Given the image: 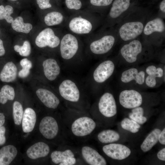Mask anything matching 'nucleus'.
I'll return each instance as SVG.
<instances>
[{
	"label": "nucleus",
	"mask_w": 165,
	"mask_h": 165,
	"mask_svg": "<svg viewBox=\"0 0 165 165\" xmlns=\"http://www.w3.org/2000/svg\"><path fill=\"white\" fill-rule=\"evenodd\" d=\"M76 163V160L74 157H71L68 158L64 160L60 163L59 165H73Z\"/></svg>",
	"instance_id": "nucleus-41"
},
{
	"label": "nucleus",
	"mask_w": 165,
	"mask_h": 165,
	"mask_svg": "<svg viewBox=\"0 0 165 165\" xmlns=\"http://www.w3.org/2000/svg\"><path fill=\"white\" fill-rule=\"evenodd\" d=\"M9 0L12 1H16L17 0Z\"/></svg>",
	"instance_id": "nucleus-50"
},
{
	"label": "nucleus",
	"mask_w": 165,
	"mask_h": 165,
	"mask_svg": "<svg viewBox=\"0 0 165 165\" xmlns=\"http://www.w3.org/2000/svg\"><path fill=\"white\" fill-rule=\"evenodd\" d=\"M65 4L67 9L66 13L68 15L82 10V3L80 0H65Z\"/></svg>",
	"instance_id": "nucleus-34"
},
{
	"label": "nucleus",
	"mask_w": 165,
	"mask_h": 165,
	"mask_svg": "<svg viewBox=\"0 0 165 165\" xmlns=\"http://www.w3.org/2000/svg\"><path fill=\"white\" fill-rule=\"evenodd\" d=\"M153 10L136 6L115 27L119 43L135 39L141 36L145 24Z\"/></svg>",
	"instance_id": "nucleus-2"
},
{
	"label": "nucleus",
	"mask_w": 165,
	"mask_h": 165,
	"mask_svg": "<svg viewBox=\"0 0 165 165\" xmlns=\"http://www.w3.org/2000/svg\"><path fill=\"white\" fill-rule=\"evenodd\" d=\"M120 45L117 55L118 65L126 67L139 65L154 60L159 56L162 48L148 42L141 36Z\"/></svg>",
	"instance_id": "nucleus-1"
},
{
	"label": "nucleus",
	"mask_w": 165,
	"mask_h": 165,
	"mask_svg": "<svg viewBox=\"0 0 165 165\" xmlns=\"http://www.w3.org/2000/svg\"><path fill=\"white\" fill-rule=\"evenodd\" d=\"M17 68L15 64L10 61L6 63L0 73V79L4 82H13L16 79Z\"/></svg>",
	"instance_id": "nucleus-25"
},
{
	"label": "nucleus",
	"mask_w": 165,
	"mask_h": 165,
	"mask_svg": "<svg viewBox=\"0 0 165 165\" xmlns=\"http://www.w3.org/2000/svg\"><path fill=\"white\" fill-rule=\"evenodd\" d=\"M151 2H152V3H154L155 2H156L160 0H150Z\"/></svg>",
	"instance_id": "nucleus-49"
},
{
	"label": "nucleus",
	"mask_w": 165,
	"mask_h": 165,
	"mask_svg": "<svg viewBox=\"0 0 165 165\" xmlns=\"http://www.w3.org/2000/svg\"><path fill=\"white\" fill-rule=\"evenodd\" d=\"M50 151V147L47 144L39 142L30 147L27 151V154L30 158L34 160L46 156Z\"/></svg>",
	"instance_id": "nucleus-22"
},
{
	"label": "nucleus",
	"mask_w": 165,
	"mask_h": 165,
	"mask_svg": "<svg viewBox=\"0 0 165 165\" xmlns=\"http://www.w3.org/2000/svg\"><path fill=\"white\" fill-rule=\"evenodd\" d=\"M36 116L34 110L28 108L24 112L22 119V127L24 133H29L33 130L36 122Z\"/></svg>",
	"instance_id": "nucleus-23"
},
{
	"label": "nucleus",
	"mask_w": 165,
	"mask_h": 165,
	"mask_svg": "<svg viewBox=\"0 0 165 165\" xmlns=\"http://www.w3.org/2000/svg\"><path fill=\"white\" fill-rule=\"evenodd\" d=\"M50 1V0H36L39 8L42 9H46L52 7Z\"/></svg>",
	"instance_id": "nucleus-39"
},
{
	"label": "nucleus",
	"mask_w": 165,
	"mask_h": 165,
	"mask_svg": "<svg viewBox=\"0 0 165 165\" xmlns=\"http://www.w3.org/2000/svg\"><path fill=\"white\" fill-rule=\"evenodd\" d=\"M98 108L100 112L106 117L115 116L117 113V107L112 94L108 92L104 93L99 100Z\"/></svg>",
	"instance_id": "nucleus-14"
},
{
	"label": "nucleus",
	"mask_w": 165,
	"mask_h": 165,
	"mask_svg": "<svg viewBox=\"0 0 165 165\" xmlns=\"http://www.w3.org/2000/svg\"><path fill=\"white\" fill-rule=\"evenodd\" d=\"M158 141L160 143L163 145L165 144V128L160 133Z\"/></svg>",
	"instance_id": "nucleus-44"
},
{
	"label": "nucleus",
	"mask_w": 165,
	"mask_h": 165,
	"mask_svg": "<svg viewBox=\"0 0 165 165\" xmlns=\"http://www.w3.org/2000/svg\"><path fill=\"white\" fill-rule=\"evenodd\" d=\"M5 132L6 128L4 126L0 127V145H3L6 142Z\"/></svg>",
	"instance_id": "nucleus-42"
},
{
	"label": "nucleus",
	"mask_w": 165,
	"mask_h": 165,
	"mask_svg": "<svg viewBox=\"0 0 165 165\" xmlns=\"http://www.w3.org/2000/svg\"><path fill=\"white\" fill-rule=\"evenodd\" d=\"M119 62V59L116 55L112 58L105 59L100 62L93 73V77L94 81L98 84L105 82L114 73Z\"/></svg>",
	"instance_id": "nucleus-9"
},
{
	"label": "nucleus",
	"mask_w": 165,
	"mask_h": 165,
	"mask_svg": "<svg viewBox=\"0 0 165 165\" xmlns=\"http://www.w3.org/2000/svg\"><path fill=\"white\" fill-rule=\"evenodd\" d=\"M71 157H74V155L70 149H67L64 151H55L51 155L52 160L55 164H59L64 160Z\"/></svg>",
	"instance_id": "nucleus-32"
},
{
	"label": "nucleus",
	"mask_w": 165,
	"mask_h": 165,
	"mask_svg": "<svg viewBox=\"0 0 165 165\" xmlns=\"http://www.w3.org/2000/svg\"><path fill=\"white\" fill-rule=\"evenodd\" d=\"M23 21L21 16L17 17L11 23L12 28L17 32L28 33L32 30V25L29 23H25Z\"/></svg>",
	"instance_id": "nucleus-29"
},
{
	"label": "nucleus",
	"mask_w": 165,
	"mask_h": 165,
	"mask_svg": "<svg viewBox=\"0 0 165 165\" xmlns=\"http://www.w3.org/2000/svg\"><path fill=\"white\" fill-rule=\"evenodd\" d=\"M102 150L109 157L114 160H121L128 157L130 154V149L123 145L111 143L104 145Z\"/></svg>",
	"instance_id": "nucleus-16"
},
{
	"label": "nucleus",
	"mask_w": 165,
	"mask_h": 165,
	"mask_svg": "<svg viewBox=\"0 0 165 165\" xmlns=\"http://www.w3.org/2000/svg\"><path fill=\"white\" fill-rule=\"evenodd\" d=\"M164 20L153 10L145 24L141 37L152 45L162 47L165 39Z\"/></svg>",
	"instance_id": "nucleus-5"
},
{
	"label": "nucleus",
	"mask_w": 165,
	"mask_h": 165,
	"mask_svg": "<svg viewBox=\"0 0 165 165\" xmlns=\"http://www.w3.org/2000/svg\"><path fill=\"white\" fill-rule=\"evenodd\" d=\"M153 11L159 16L165 19V0H161L157 10Z\"/></svg>",
	"instance_id": "nucleus-38"
},
{
	"label": "nucleus",
	"mask_w": 165,
	"mask_h": 165,
	"mask_svg": "<svg viewBox=\"0 0 165 165\" xmlns=\"http://www.w3.org/2000/svg\"><path fill=\"white\" fill-rule=\"evenodd\" d=\"M144 93L134 89H123L119 94V103L126 109H132L141 106L143 102Z\"/></svg>",
	"instance_id": "nucleus-11"
},
{
	"label": "nucleus",
	"mask_w": 165,
	"mask_h": 165,
	"mask_svg": "<svg viewBox=\"0 0 165 165\" xmlns=\"http://www.w3.org/2000/svg\"><path fill=\"white\" fill-rule=\"evenodd\" d=\"M17 153L16 148L9 145L0 149V165H9L16 157Z\"/></svg>",
	"instance_id": "nucleus-26"
},
{
	"label": "nucleus",
	"mask_w": 165,
	"mask_h": 165,
	"mask_svg": "<svg viewBox=\"0 0 165 165\" xmlns=\"http://www.w3.org/2000/svg\"><path fill=\"white\" fill-rule=\"evenodd\" d=\"M24 114L21 104L18 101H15L13 105V115L14 123L17 125H20L22 120Z\"/></svg>",
	"instance_id": "nucleus-35"
},
{
	"label": "nucleus",
	"mask_w": 165,
	"mask_h": 165,
	"mask_svg": "<svg viewBox=\"0 0 165 165\" xmlns=\"http://www.w3.org/2000/svg\"><path fill=\"white\" fill-rule=\"evenodd\" d=\"M20 64L23 68L30 70L32 67L31 61L26 58L22 59L20 61Z\"/></svg>",
	"instance_id": "nucleus-40"
},
{
	"label": "nucleus",
	"mask_w": 165,
	"mask_h": 165,
	"mask_svg": "<svg viewBox=\"0 0 165 165\" xmlns=\"http://www.w3.org/2000/svg\"><path fill=\"white\" fill-rule=\"evenodd\" d=\"M5 53V50L3 46V41L0 39V57L4 55Z\"/></svg>",
	"instance_id": "nucleus-46"
},
{
	"label": "nucleus",
	"mask_w": 165,
	"mask_h": 165,
	"mask_svg": "<svg viewBox=\"0 0 165 165\" xmlns=\"http://www.w3.org/2000/svg\"><path fill=\"white\" fill-rule=\"evenodd\" d=\"M145 84L147 88L158 87L165 81V66L163 64L150 63L144 66Z\"/></svg>",
	"instance_id": "nucleus-10"
},
{
	"label": "nucleus",
	"mask_w": 165,
	"mask_h": 165,
	"mask_svg": "<svg viewBox=\"0 0 165 165\" xmlns=\"http://www.w3.org/2000/svg\"><path fill=\"white\" fill-rule=\"evenodd\" d=\"M96 124L91 118L87 117H80L72 123L71 129L73 134L78 137H83L91 134L94 130Z\"/></svg>",
	"instance_id": "nucleus-13"
},
{
	"label": "nucleus",
	"mask_w": 165,
	"mask_h": 165,
	"mask_svg": "<svg viewBox=\"0 0 165 165\" xmlns=\"http://www.w3.org/2000/svg\"><path fill=\"white\" fill-rule=\"evenodd\" d=\"M68 15L65 12L53 11L49 12L44 17V22L48 26L61 25L64 27Z\"/></svg>",
	"instance_id": "nucleus-20"
},
{
	"label": "nucleus",
	"mask_w": 165,
	"mask_h": 165,
	"mask_svg": "<svg viewBox=\"0 0 165 165\" xmlns=\"http://www.w3.org/2000/svg\"><path fill=\"white\" fill-rule=\"evenodd\" d=\"M161 131L159 129L156 128L147 135L141 145V148L143 152L149 151L157 143Z\"/></svg>",
	"instance_id": "nucleus-27"
},
{
	"label": "nucleus",
	"mask_w": 165,
	"mask_h": 165,
	"mask_svg": "<svg viewBox=\"0 0 165 165\" xmlns=\"http://www.w3.org/2000/svg\"><path fill=\"white\" fill-rule=\"evenodd\" d=\"M59 90L61 96L65 100L77 102L80 97V92L76 83L71 80L63 81L60 84Z\"/></svg>",
	"instance_id": "nucleus-15"
},
{
	"label": "nucleus",
	"mask_w": 165,
	"mask_h": 165,
	"mask_svg": "<svg viewBox=\"0 0 165 165\" xmlns=\"http://www.w3.org/2000/svg\"><path fill=\"white\" fill-rule=\"evenodd\" d=\"M131 109V112L129 114L130 118L141 124L146 122L147 119L143 116L144 110L143 108L139 106Z\"/></svg>",
	"instance_id": "nucleus-31"
},
{
	"label": "nucleus",
	"mask_w": 165,
	"mask_h": 165,
	"mask_svg": "<svg viewBox=\"0 0 165 165\" xmlns=\"http://www.w3.org/2000/svg\"><path fill=\"white\" fill-rule=\"evenodd\" d=\"M44 74L49 80H55L59 75L60 68L57 61L53 58H49L43 62Z\"/></svg>",
	"instance_id": "nucleus-21"
},
{
	"label": "nucleus",
	"mask_w": 165,
	"mask_h": 165,
	"mask_svg": "<svg viewBox=\"0 0 165 165\" xmlns=\"http://www.w3.org/2000/svg\"><path fill=\"white\" fill-rule=\"evenodd\" d=\"M82 154L85 161L90 165L107 164L105 159L97 151L90 147H83L82 149Z\"/></svg>",
	"instance_id": "nucleus-18"
},
{
	"label": "nucleus",
	"mask_w": 165,
	"mask_h": 165,
	"mask_svg": "<svg viewBox=\"0 0 165 165\" xmlns=\"http://www.w3.org/2000/svg\"><path fill=\"white\" fill-rule=\"evenodd\" d=\"M103 19L98 13L87 9L82 10L68 15L64 28L73 34L85 38L100 28Z\"/></svg>",
	"instance_id": "nucleus-3"
},
{
	"label": "nucleus",
	"mask_w": 165,
	"mask_h": 165,
	"mask_svg": "<svg viewBox=\"0 0 165 165\" xmlns=\"http://www.w3.org/2000/svg\"><path fill=\"white\" fill-rule=\"evenodd\" d=\"M15 96L13 88L9 85H5L2 87L0 91V103L5 104L8 100H13Z\"/></svg>",
	"instance_id": "nucleus-30"
},
{
	"label": "nucleus",
	"mask_w": 165,
	"mask_h": 165,
	"mask_svg": "<svg viewBox=\"0 0 165 165\" xmlns=\"http://www.w3.org/2000/svg\"><path fill=\"white\" fill-rule=\"evenodd\" d=\"M97 138L101 142L107 144L117 141L120 138V135L114 130H107L100 132L97 135Z\"/></svg>",
	"instance_id": "nucleus-28"
},
{
	"label": "nucleus",
	"mask_w": 165,
	"mask_h": 165,
	"mask_svg": "<svg viewBox=\"0 0 165 165\" xmlns=\"http://www.w3.org/2000/svg\"><path fill=\"white\" fill-rule=\"evenodd\" d=\"M5 116L3 113H0V127L3 126L5 122Z\"/></svg>",
	"instance_id": "nucleus-47"
},
{
	"label": "nucleus",
	"mask_w": 165,
	"mask_h": 165,
	"mask_svg": "<svg viewBox=\"0 0 165 165\" xmlns=\"http://www.w3.org/2000/svg\"><path fill=\"white\" fill-rule=\"evenodd\" d=\"M5 10V7L3 5L0 6V15L3 13Z\"/></svg>",
	"instance_id": "nucleus-48"
},
{
	"label": "nucleus",
	"mask_w": 165,
	"mask_h": 165,
	"mask_svg": "<svg viewBox=\"0 0 165 165\" xmlns=\"http://www.w3.org/2000/svg\"><path fill=\"white\" fill-rule=\"evenodd\" d=\"M84 38L86 45V52L96 57L107 56L119 43L115 26L103 30H98Z\"/></svg>",
	"instance_id": "nucleus-4"
},
{
	"label": "nucleus",
	"mask_w": 165,
	"mask_h": 165,
	"mask_svg": "<svg viewBox=\"0 0 165 165\" xmlns=\"http://www.w3.org/2000/svg\"><path fill=\"white\" fill-rule=\"evenodd\" d=\"M157 157L159 160L163 161H165V148H164L158 152Z\"/></svg>",
	"instance_id": "nucleus-45"
},
{
	"label": "nucleus",
	"mask_w": 165,
	"mask_h": 165,
	"mask_svg": "<svg viewBox=\"0 0 165 165\" xmlns=\"http://www.w3.org/2000/svg\"><path fill=\"white\" fill-rule=\"evenodd\" d=\"M80 37L65 30L60 45V55L65 61L81 56L83 43Z\"/></svg>",
	"instance_id": "nucleus-8"
},
{
	"label": "nucleus",
	"mask_w": 165,
	"mask_h": 165,
	"mask_svg": "<svg viewBox=\"0 0 165 165\" xmlns=\"http://www.w3.org/2000/svg\"><path fill=\"white\" fill-rule=\"evenodd\" d=\"M30 73V70L22 68L18 73V75L21 78H25L28 76Z\"/></svg>",
	"instance_id": "nucleus-43"
},
{
	"label": "nucleus",
	"mask_w": 165,
	"mask_h": 165,
	"mask_svg": "<svg viewBox=\"0 0 165 165\" xmlns=\"http://www.w3.org/2000/svg\"><path fill=\"white\" fill-rule=\"evenodd\" d=\"M36 93L39 100L48 108L55 109L60 104V100L58 97L48 90L39 88L36 90Z\"/></svg>",
	"instance_id": "nucleus-19"
},
{
	"label": "nucleus",
	"mask_w": 165,
	"mask_h": 165,
	"mask_svg": "<svg viewBox=\"0 0 165 165\" xmlns=\"http://www.w3.org/2000/svg\"><path fill=\"white\" fill-rule=\"evenodd\" d=\"M113 0H89V3L92 8L88 10L98 13L104 18L108 12Z\"/></svg>",
	"instance_id": "nucleus-24"
},
{
	"label": "nucleus",
	"mask_w": 165,
	"mask_h": 165,
	"mask_svg": "<svg viewBox=\"0 0 165 165\" xmlns=\"http://www.w3.org/2000/svg\"><path fill=\"white\" fill-rule=\"evenodd\" d=\"M14 49L15 51L18 52L19 54L22 56H28L31 53V45L27 40L24 41L22 46L15 45L14 46Z\"/></svg>",
	"instance_id": "nucleus-36"
},
{
	"label": "nucleus",
	"mask_w": 165,
	"mask_h": 165,
	"mask_svg": "<svg viewBox=\"0 0 165 165\" xmlns=\"http://www.w3.org/2000/svg\"><path fill=\"white\" fill-rule=\"evenodd\" d=\"M121 124L123 129L133 133L138 132L140 128L139 124L133 120L127 118H124L122 120Z\"/></svg>",
	"instance_id": "nucleus-33"
},
{
	"label": "nucleus",
	"mask_w": 165,
	"mask_h": 165,
	"mask_svg": "<svg viewBox=\"0 0 165 165\" xmlns=\"http://www.w3.org/2000/svg\"><path fill=\"white\" fill-rule=\"evenodd\" d=\"M13 9L10 5H7L5 7V10L2 14L0 15V20L5 19L8 23H11L13 20V19L11 16L13 13Z\"/></svg>",
	"instance_id": "nucleus-37"
},
{
	"label": "nucleus",
	"mask_w": 165,
	"mask_h": 165,
	"mask_svg": "<svg viewBox=\"0 0 165 165\" xmlns=\"http://www.w3.org/2000/svg\"><path fill=\"white\" fill-rule=\"evenodd\" d=\"M137 0H114L98 30L115 26L136 6Z\"/></svg>",
	"instance_id": "nucleus-6"
},
{
	"label": "nucleus",
	"mask_w": 165,
	"mask_h": 165,
	"mask_svg": "<svg viewBox=\"0 0 165 165\" xmlns=\"http://www.w3.org/2000/svg\"><path fill=\"white\" fill-rule=\"evenodd\" d=\"M127 67L121 72L118 78L119 84L123 89L141 91L147 88L145 84V66L136 65Z\"/></svg>",
	"instance_id": "nucleus-7"
},
{
	"label": "nucleus",
	"mask_w": 165,
	"mask_h": 165,
	"mask_svg": "<svg viewBox=\"0 0 165 165\" xmlns=\"http://www.w3.org/2000/svg\"><path fill=\"white\" fill-rule=\"evenodd\" d=\"M63 34L57 35L52 28H46L37 36L35 40V44L41 48L46 47L51 48H56L59 46Z\"/></svg>",
	"instance_id": "nucleus-12"
},
{
	"label": "nucleus",
	"mask_w": 165,
	"mask_h": 165,
	"mask_svg": "<svg viewBox=\"0 0 165 165\" xmlns=\"http://www.w3.org/2000/svg\"><path fill=\"white\" fill-rule=\"evenodd\" d=\"M58 126L56 120L53 117L47 116L43 118L40 122L39 130L46 138L52 139L57 135Z\"/></svg>",
	"instance_id": "nucleus-17"
}]
</instances>
